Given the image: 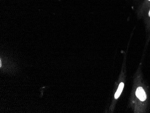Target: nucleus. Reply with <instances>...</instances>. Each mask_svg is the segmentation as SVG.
<instances>
[{"label": "nucleus", "instance_id": "nucleus-4", "mask_svg": "<svg viewBox=\"0 0 150 113\" xmlns=\"http://www.w3.org/2000/svg\"><path fill=\"white\" fill-rule=\"evenodd\" d=\"M148 1H150V0H148Z\"/></svg>", "mask_w": 150, "mask_h": 113}, {"label": "nucleus", "instance_id": "nucleus-2", "mask_svg": "<svg viewBox=\"0 0 150 113\" xmlns=\"http://www.w3.org/2000/svg\"><path fill=\"white\" fill-rule=\"evenodd\" d=\"M124 87V84L123 82H121L117 90V92H116L115 95V98L116 99L118 98L120 96L122 91H123V89Z\"/></svg>", "mask_w": 150, "mask_h": 113}, {"label": "nucleus", "instance_id": "nucleus-3", "mask_svg": "<svg viewBox=\"0 0 150 113\" xmlns=\"http://www.w3.org/2000/svg\"><path fill=\"white\" fill-rule=\"evenodd\" d=\"M149 16L150 17V11H149Z\"/></svg>", "mask_w": 150, "mask_h": 113}, {"label": "nucleus", "instance_id": "nucleus-1", "mask_svg": "<svg viewBox=\"0 0 150 113\" xmlns=\"http://www.w3.org/2000/svg\"><path fill=\"white\" fill-rule=\"evenodd\" d=\"M136 95L141 101L144 102L146 99V94L144 90L142 87H139L136 92Z\"/></svg>", "mask_w": 150, "mask_h": 113}]
</instances>
